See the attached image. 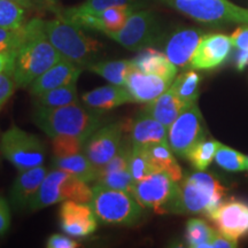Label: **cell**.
Listing matches in <instances>:
<instances>
[{"label": "cell", "instance_id": "6da1fadb", "mask_svg": "<svg viewBox=\"0 0 248 248\" xmlns=\"http://www.w3.org/2000/svg\"><path fill=\"white\" fill-rule=\"evenodd\" d=\"M45 21L33 18L24 24V39L15 53L13 79L20 88L29 85L61 60L44 30Z\"/></svg>", "mask_w": 248, "mask_h": 248}, {"label": "cell", "instance_id": "7a4b0ae2", "mask_svg": "<svg viewBox=\"0 0 248 248\" xmlns=\"http://www.w3.org/2000/svg\"><path fill=\"white\" fill-rule=\"evenodd\" d=\"M90 109L78 102L58 108H36L32 120L49 138L78 136L88 139L104 122L100 114Z\"/></svg>", "mask_w": 248, "mask_h": 248}, {"label": "cell", "instance_id": "3957f363", "mask_svg": "<svg viewBox=\"0 0 248 248\" xmlns=\"http://www.w3.org/2000/svg\"><path fill=\"white\" fill-rule=\"evenodd\" d=\"M44 30L61 57L78 64L83 69L92 63L93 58L102 48L98 40L86 36L82 28L63 17L45 21Z\"/></svg>", "mask_w": 248, "mask_h": 248}, {"label": "cell", "instance_id": "277c9868", "mask_svg": "<svg viewBox=\"0 0 248 248\" xmlns=\"http://www.w3.org/2000/svg\"><path fill=\"white\" fill-rule=\"evenodd\" d=\"M225 187L212 173L199 170L183 179L175 214H203L208 217L224 201Z\"/></svg>", "mask_w": 248, "mask_h": 248}, {"label": "cell", "instance_id": "5b68a950", "mask_svg": "<svg viewBox=\"0 0 248 248\" xmlns=\"http://www.w3.org/2000/svg\"><path fill=\"white\" fill-rule=\"evenodd\" d=\"M90 204L97 218L105 224L131 226L142 215V207L132 194L113 190L99 183L92 186Z\"/></svg>", "mask_w": 248, "mask_h": 248}, {"label": "cell", "instance_id": "8992f818", "mask_svg": "<svg viewBox=\"0 0 248 248\" xmlns=\"http://www.w3.org/2000/svg\"><path fill=\"white\" fill-rule=\"evenodd\" d=\"M91 199L92 188L89 187L88 183L80 181L70 172L55 168L46 173L28 209L30 212H37L67 200L89 203Z\"/></svg>", "mask_w": 248, "mask_h": 248}, {"label": "cell", "instance_id": "52a82bcc", "mask_svg": "<svg viewBox=\"0 0 248 248\" xmlns=\"http://www.w3.org/2000/svg\"><path fill=\"white\" fill-rule=\"evenodd\" d=\"M133 197L142 208L156 214L173 213L179 197L178 182L167 172L156 171L136 183Z\"/></svg>", "mask_w": 248, "mask_h": 248}, {"label": "cell", "instance_id": "ba28073f", "mask_svg": "<svg viewBox=\"0 0 248 248\" xmlns=\"http://www.w3.org/2000/svg\"><path fill=\"white\" fill-rule=\"evenodd\" d=\"M1 154L18 171L43 166L45 147L37 136L11 126L1 136Z\"/></svg>", "mask_w": 248, "mask_h": 248}, {"label": "cell", "instance_id": "9c48e42d", "mask_svg": "<svg viewBox=\"0 0 248 248\" xmlns=\"http://www.w3.org/2000/svg\"><path fill=\"white\" fill-rule=\"evenodd\" d=\"M206 139L203 120L197 102L187 105L168 129V142L173 153L181 157L187 156L188 152L198 142Z\"/></svg>", "mask_w": 248, "mask_h": 248}, {"label": "cell", "instance_id": "30bf717a", "mask_svg": "<svg viewBox=\"0 0 248 248\" xmlns=\"http://www.w3.org/2000/svg\"><path fill=\"white\" fill-rule=\"evenodd\" d=\"M160 36V27L151 12H132L123 28L108 37L129 51H141L153 45Z\"/></svg>", "mask_w": 248, "mask_h": 248}, {"label": "cell", "instance_id": "8fae6325", "mask_svg": "<svg viewBox=\"0 0 248 248\" xmlns=\"http://www.w3.org/2000/svg\"><path fill=\"white\" fill-rule=\"evenodd\" d=\"M168 4L202 23L235 22L239 6L229 0H166Z\"/></svg>", "mask_w": 248, "mask_h": 248}, {"label": "cell", "instance_id": "7c38bea8", "mask_svg": "<svg viewBox=\"0 0 248 248\" xmlns=\"http://www.w3.org/2000/svg\"><path fill=\"white\" fill-rule=\"evenodd\" d=\"M124 124L117 122L101 125L88 138L84 153L95 167L106 164L122 146Z\"/></svg>", "mask_w": 248, "mask_h": 248}, {"label": "cell", "instance_id": "4fadbf2b", "mask_svg": "<svg viewBox=\"0 0 248 248\" xmlns=\"http://www.w3.org/2000/svg\"><path fill=\"white\" fill-rule=\"evenodd\" d=\"M217 230L225 237L238 241L248 235V202L237 199L223 201L208 216Z\"/></svg>", "mask_w": 248, "mask_h": 248}, {"label": "cell", "instance_id": "5bb4252c", "mask_svg": "<svg viewBox=\"0 0 248 248\" xmlns=\"http://www.w3.org/2000/svg\"><path fill=\"white\" fill-rule=\"evenodd\" d=\"M60 224L70 237L85 238L97 230V216L91 204L75 200L63 201L60 208Z\"/></svg>", "mask_w": 248, "mask_h": 248}, {"label": "cell", "instance_id": "9a60e30c", "mask_svg": "<svg viewBox=\"0 0 248 248\" xmlns=\"http://www.w3.org/2000/svg\"><path fill=\"white\" fill-rule=\"evenodd\" d=\"M232 46L231 37L223 33H212L201 38L190 66L192 69H214L221 66L229 57Z\"/></svg>", "mask_w": 248, "mask_h": 248}, {"label": "cell", "instance_id": "2e32d148", "mask_svg": "<svg viewBox=\"0 0 248 248\" xmlns=\"http://www.w3.org/2000/svg\"><path fill=\"white\" fill-rule=\"evenodd\" d=\"M83 68L67 59L62 58L58 63L46 70L43 75L36 78L29 85V91L32 95L53 90L60 86L77 83Z\"/></svg>", "mask_w": 248, "mask_h": 248}, {"label": "cell", "instance_id": "e0dca14e", "mask_svg": "<svg viewBox=\"0 0 248 248\" xmlns=\"http://www.w3.org/2000/svg\"><path fill=\"white\" fill-rule=\"evenodd\" d=\"M171 83L157 75L142 73L133 68L126 78L125 88L133 99V102L147 104L167 91Z\"/></svg>", "mask_w": 248, "mask_h": 248}, {"label": "cell", "instance_id": "ac0fdd59", "mask_svg": "<svg viewBox=\"0 0 248 248\" xmlns=\"http://www.w3.org/2000/svg\"><path fill=\"white\" fill-rule=\"evenodd\" d=\"M130 132L132 146H146L153 142H168V128L142 110L124 125Z\"/></svg>", "mask_w": 248, "mask_h": 248}, {"label": "cell", "instance_id": "d6986e66", "mask_svg": "<svg viewBox=\"0 0 248 248\" xmlns=\"http://www.w3.org/2000/svg\"><path fill=\"white\" fill-rule=\"evenodd\" d=\"M46 173L47 170L43 166L18 171L11 188V202L14 208L20 210L29 207L31 200L44 181Z\"/></svg>", "mask_w": 248, "mask_h": 248}, {"label": "cell", "instance_id": "ffe728a7", "mask_svg": "<svg viewBox=\"0 0 248 248\" xmlns=\"http://www.w3.org/2000/svg\"><path fill=\"white\" fill-rule=\"evenodd\" d=\"M203 35L198 29H182L170 37L164 48V54L176 67H186Z\"/></svg>", "mask_w": 248, "mask_h": 248}, {"label": "cell", "instance_id": "44dd1931", "mask_svg": "<svg viewBox=\"0 0 248 248\" xmlns=\"http://www.w3.org/2000/svg\"><path fill=\"white\" fill-rule=\"evenodd\" d=\"M82 100L86 107L97 110H110L124 104L133 102L125 86L115 84L105 85L86 92L82 95Z\"/></svg>", "mask_w": 248, "mask_h": 248}, {"label": "cell", "instance_id": "7402d4cb", "mask_svg": "<svg viewBox=\"0 0 248 248\" xmlns=\"http://www.w3.org/2000/svg\"><path fill=\"white\" fill-rule=\"evenodd\" d=\"M131 62L135 69L157 75L170 82H173L177 74V67L167 58L166 54L151 47L141 49L140 53L133 58Z\"/></svg>", "mask_w": 248, "mask_h": 248}, {"label": "cell", "instance_id": "603a6c76", "mask_svg": "<svg viewBox=\"0 0 248 248\" xmlns=\"http://www.w3.org/2000/svg\"><path fill=\"white\" fill-rule=\"evenodd\" d=\"M186 106L187 104L181 100L171 88H169L156 99L147 102L142 110L146 111L155 120L162 123L166 128L169 129V126L175 122V120Z\"/></svg>", "mask_w": 248, "mask_h": 248}, {"label": "cell", "instance_id": "cb8c5ba5", "mask_svg": "<svg viewBox=\"0 0 248 248\" xmlns=\"http://www.w3.org/2000/svg\"><path fill=\"white\" fill-rule=\"evenodd\" d=\"M146 153L148 160L156 171H164L175 182H181L183 172L175 157L169 142H153V144L141 146Z\"/></svg>", "mask_w": 248, "mask_h": 248}, {"label": "cell", "instance_id": "d4e9b609", "mask_svg": "<svg viewBox=\"0 0 248 248\" xmlns=\"http://www.w3.org/2000/svg\"><path fill=\"white\" fill-rule=\"evenodd\" d=\"M53 164L57 169L64 170L76 176L80 181L85 183H92L97 181L98 169L93 164L84 152L68 155V156H54Z\"/></svg>", "mask_w": 248, "mask_h": 248}, {"label": "cell", "instance_id": "484cf974", "mask_svg": "<svg viewBox=\"0 0 248 248\" xmlns=\"http://www.w3.org/2000/svg\"><path fill=\"white\" fill-rule=\"evenodd\" d=\"M92 73L101 76L110 84L125 86L129 73L133 69L131 60H115L92 62L85 68Z\"/></svg>", "mask_w": 248, "mask_h": 248}, {"label": "cell", "instance_id": "4316f807", "mask_svg": "<svg viewBox=\"0 0 248 248\" xmlns=\"http://www.w3.org/2000/svg\"><path fill=\"white\" fill-rule=\"evenodd\" d=\"M35 97L36 108H58L78 102L76 83L42 92Z\"/></svg>", "mask_w": 248, "mask_h": 248}, {"label": "cell", "instance_id": "83f0119b", "mask_svg": "<svg viewBox=\"0 0 248 248\" xmlns=\"http://www.w3.org/2000/svg\"><path fill=\"white\" fill-rule=\"evenodd\" d=\"M200 79L195 71H186L173 79L170 88L185 104H194L199 97Z\"/></svg>", "mask_w": 248, "mask_h": 248}, {"label": "cell", "instance_id": "f1b7e54d", "mask_svg": "<svg viewBox=\"0 0 248 248\" xmlns=\"http://www.w3.org/2000/svg\"><path fill=\"white\" fill-rule=\"evenodd\" d=\"M217 232L200 218H191L186 224V243L193 248H212L210 243Z\"/></svg>", "mask_w": 248, "mask_h": 248}, {"label": "cell", "instance_id": "f546056e", "mask_svg": "<svg viewBox=\"0 0 248 248\" xmlns=\"http://www.w3.org/2000/svg\"><path fill=\"white\" fill-rule=\"evenodd\" d=\"M221 142L216 140H204L198 142L192 150L188 152L187 159L190 160L192 166L197 170H206L208 166L215 159V154Z\"/></svg>", "mask_w": 248, "mask_h": 248}, {"label": "cell", "instance_id": "4dcf8cb0", "mask_svg": "<svg viewBox=\"0 0 248 248\" xmlns=\"http://www.w3.org/2000/svg\"><path fill=\"white\" fill-rule=\"evenodd\" d=\"M26 18V8L23 6L11 1L0 0V27L5 29H21Z\"/></svg>", "mask_w": 248, "mask_h": 248}, {"label": "cell", "instance_id": "1f68e13d", "mask_svg": "<svg viewBox=\"0 0 248 248\" xmlns=\"http://www.w3.org/2000/svg\"><path fill=\"white\" fill-rule=\"evenodd\" d=\"M215 161L221 168L228 171L237 172L248 169V156L223 144L216 152Z\"/></svg>", "mask_w": 248, "mask_h": 248}, {"label": "cell", "instance_id": "d6a6232c", "mask_svg": "<svg viewBox=\"0 0 248 248\" xmlns=\"http://www.w3.org/2000/svg\"><path fill=\"white\" fill-rule=\"evenodd\" d=\"M129 170L131 172L133 181L136 183L140 182L147 176L156 172L141 146H132L131 154H130Z\"/></svg>", "mask_w": 248, "mask_h": 248}, {"label": "cell", "instance_id": "836d02e7", "mask_svg": "<svg viewBox=\"0 0 248 248\" xmlns=\"http://www.w3.org/2000/svg\"><path fill=\"white\" fill-rule=\"evenodd\" d=\"M99 184L106 186V187L113 188V190H120L128 192L133 195V188H135L136 182L133 181L131 172L129 168L117 170V171L108 172L106 175L100 176L97 179Z\"/></svg>", "mask_w": 248, "mask_h": 248}, {"label": "cell", "instance_id": "e575fe53", "mask_svg": "<svg viewBox=\"0 0 248 248\" xmlns=\"http://www.w3.org/2000/svg\"><path fill=\"white\" fill-rule=\"evenodd\" d=\"M51 139L54 156H68L84 152V145L88 140L78 136H57Z\"/></svg>", "mask_w": 248, "mask_h": 248}, {"label": "cell", "instance_id": "d590c367", "mask_svg": "<svg viewBox=\"0 0 248 248\" xmlns=\"http://www.w3.org/2000/svg\"><path fill=\"white\" fill-rule=\"evenodd\" d=\"M136 0H85L82 5L76 6V7L68 8L74 13L80 14H95L99 12L105 11V9L114 7V6L122 5H132L135 4Z\"/></svg>", "mask_w": 248, "mask_h": 248}, {"label": "cell", "instance_id": "8d00e7d4", "mask_svg": "<svg viewBox=\"0 0 248 248\" xmlns=\"http://www.w3.org/2000/svg\"><path fill=\"white\" fill-rule=\"evenodd\" d=\"M24 39V26L12 30L0 27V52H16Z\"/></svg>", "mask_w": 248, "mask_h": 248}, {"label": "cell", "instance_id": "74e56055", "mask_svg": "<svg viewBox=\"0 0 248 248\" xmlns=\"http://www.w3.org/2000/svg\"><path fill=\"white\" fill-rule=\"evenodd\" d=\"M15 82L13 77L7 74H0V109L13 95L15 91Z\"/></svg>", "mask_w": 248, "mask_h": 248}, {"label": "cell", "instance_id": "f35d334b", "mask_svg": "<svg viewBox=\"0 0 248 248\" xmlns=\"http://www.w3.org/2000/svg\"><path fill=\"white\" fill-rule=\"evenodd\" d=\"M79 244L76 240L59 233L52 234L46 243V247L48 248H77Z\"/></svg>", "mask_w": 248, "mask_h": 248}, {"label": "cell", "instance_id": "ab89813d", "mask_svg": "<svg viewBox=\"0 0 248 248\" xmlns=\"http://www.w3.org/2000/svg\"><path fill=\"white\" fill-rule=\"evenodd\" d=\"M11 226V209L5 198L0 195V235H4Z\"/></svg>", "mask_w": 248, "mask_h": 248}, {"label": "cell", "instance_id": "60d3db41", "mask_svg": "<svg viewBox=\"0 0 248 248\" xmlns=\"http://www.w3.org/2000/svg\"><path fill=\"white\" fill-rule=\"evenodd\" d=\"M15 53L16 52H0V74H7L13 77Z\"/></svg>", "mask_w": 248, "mask_h": 248}, {"label": "cell", "instance_id": "b9f144b4", "mask_svg": "<svg viewBox=\"0 0 248 248\" xmlns=\"http://www.w3.org/2000/svg\"><path fill=\"white\" fill-rule=\"evenodd\" d=\"M232 44L238 49L248 51V27L238 28L231 36Z\"/></svg>", "mask_w": 248, "mask_h": 248}, {"label": "cell", "instance_id": "7bdbcfd3", "mask_svg": "<svg viewBox=\"0 0 248 248\" xmlns=\"http://www.w3.org/2000/svg\"><path fill=\"white\" fill-rule=\"evenodd\" d=\"M238 241L232 240L231 238L225 237L222 233H216L215 237L213 238L212 243H210V246L214 248H234L237 247Z\"/></svg>", "mask_w": 248, "mask_h": 248}, {"label": "cell", "instance_id": "ee69618b", "mask_svg": "<svg viewBox=\"0 0 248 248\" xmlns=\"http://www.w3.org/2000/svg\"><path fill=\"white\" fill-rule=\"evenodd\" d=\"M248 64V51L239 49L238 53L235 54V66L238 70H244Z\"/></svg>", "mask_w": 248, "mask_h": 248}, {"label": "cell", "instance_id": "f6af8a7d", "mask_svg": "<svg viewBox=\"0 0 248 248\" xmlns=\"http://www.w3.org/2000/svg\"><path fill=\"white\" fill-rule=\"evenodd\" d=\"M235 22L248 24V8L239 7V9H238L237 20H235Z\"/></svg>", "mask_w": 248, "mask_h": 248}, {"label": "cell", "instance_id": "bcb514c9", "mask_svg": "<svg viewBox=\"0 0 248 248\" xmlns=\"http://www.w3.org/2000/svg\"><path fill=\"white\" fill-rule=\"evenodd\" d=\"M11 1L16 2V4L23 6L24 8H30L32 7V0H11Z\"/></svg>", "mask_w": 248, "mask_h": 248}, {"label": "cell", "instance_id": "7dc6e473", "mask_svg": "<svg viewBox=\"0 0 248 248\" xmlns=\"http://www.w3.org/2000/svg\"><path fill=\"white\" fill-rule=\"evenodd\" d=\"M0 159H1V138H0Z\"/></svg>", "mask_w": 248, "mask_h": 248}]
</instances>
